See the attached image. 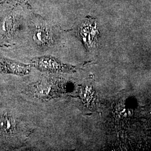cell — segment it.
Returning a JSON list of instances; mask_svg holds the SVG:
<instances>
[{
    "mask_svg": "<svg viewBox=\"0 0 151 151\" xmlns=\"http://www.w3.org/2000/svg\"><path fill=\"white\" fill-rule=\"evenodd\" d=\"M78 34L87 51L92 53L97 48L100 40L97 20L91 16L85 17L80 25Z\"/></svg>",
    "mask_w": 151,
    "mask_h": 151,
    "instance_id": "1",
    "label": "cell"
},
{
    "mask_svg": "<svg viewBox=\"0 0 151 151\" xmlns=\"http://www.w3.org/2000/svg\"><path fill=\"white\" fill-rule=\"evenodd\" d=\"M31 37L33 43L40 48L53 45L55 41L54 30L48 22L39 19L33 25Z\"/></svg>",
    "mask_w": 151,
    "mask_h": 151,
    "instance_id": "2",
    "label": "cell"
},
{
    "mask_svg": "<svg viewBox=\"0 0 151 151\" xmlns=\"http://www.w3.org/2000/svg\"><path fill=\"white\" fill-rule=\"evenodd\" d=\"M32 67L38 70L51 73L70 72L76 70V67L62 63L57 58L51 56H43L32 60Z\"/></svg>",
    "mask_w": 151,
    "mask_h": 151,
    "instance_id": "3",
    "label": "cell"
},
{
    "mask_svg": "<svg viewBox=\"0 0 151 151\" xmlns=\"http://www.w3.org/2000/svg\"><path fill=\"white\" fill-rule=\"evenodd\" d=\"M19 26V20L15 12H10L0 20V38L10 39Z\"/></svg>",
    "mask_w": 151,
    "mask_h": 151,
    "instance_id": "4",
    "label": "cell"
},
{
    "mask_svg": "<svg viewBox=\"0 0 151 151\" xmlns=\"http://www.w3.org/2000/svg\"><path fill=\"white\" fill-rule=\"evenodd\" d=\"M30 66L10 60H4L0 62V72L16 75H25L29 73Z\"/></svg>",
    "mask_w": 151,
    "mask_h": 151,
    "instance_id": "5",
    "label": "cell"
},
{
    "mask_svg": "<svg viewBox=\"0 0 151 151\" xmlns=\"http://www.w3.org/2000/svg\"><path fill=\"white\" fill-rule=\"evenodd\" d=\"M17 129V123L15 119L7 114L0 115V134L9 135Z\"/></svg>",
    "mask_w": 151,
    "mask_h": 151,
    "instance_id": "6",
    "label": "cell"
},
{
    "mask_svg": "<svg viewBox=\"0 0 151 151\" xmlns=\"http://www.w3.org/2000/svg\"><path fill=\"white\" fill-rule=\"evenodd\" d=\"M12 0H0V2H2V3H5V2H9Z\"/></svg>",
    "mask_w": 151,
    "mask_h": 151,
    "instance_id": "7",
    "label": "cell"
}]
</instances>
